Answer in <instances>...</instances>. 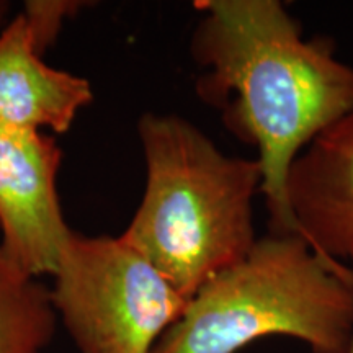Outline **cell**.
Masks as SVG:
<instances>
[{
    "instance_id": "1",
    "label": "cell",
    "mask_w": 353,
    "mask_h": 353,
    "mask_svg": "<svg viewBox=\"0 0 353 353\" xmlns=\"http://www.w3.org/2000/svg\"><path fill=\"white\" fill-rule=\"evenodd\" d=\"M192 38L205 69L200 99L224 126L257 149L270 234L298 229L286 201L291 164L312 139L353 107V68L329 39H304L278 0H203Z\"/></svg>"
},
{
    "instance_id": "2",
    "label": "cell",
    "mask_w": 353,
    "mask_h": 353,
    "mask_svg": "<svg viewBox=\"0 0 353 353\" xmlns=\"http://www.w3.org/2000/svg\"><path fill=\"white\" fill-rule=\"evenodd\" d=\"M138 131L148 179L121 239L190 301L257 241L254 196L262 172L255 159L226 156L176 114L145 113Z\"/></svg>"
},
{
    "instance_id": "3",
    "label": "cell",
    "mask_w": 353,
    "mask_h": 353,
    "mask_svg": "<svg viewBox=\"0 0 353 353\" xmlns=\"http://www.w3.org/2000/svg\"><path fill=\"white\" fill-rule=\"evenodd\" d=\"M283 335L312 353H348L353 270L325 260L296 234L257 237L252 249L210 278L152 353H237Z\"/></svg>"
},
{
    "instance_id": "4",
    "label": "cell",
    "mask_w": 353,
    "mask_h": 353,
    "mask_svg": "<svg viewBox=\"0 0 353 353\" xmlns=\"http://www.w3.org/2000/svg\"><path fill=\"white\" fill-rule=\"evenodd\" d=\"M51 301L81 353H152L188 299L121 237L72 231Z\"/></svg>"
},
{
    "instance_id": "5",
    "label": "cell",
    "mask_w": 353,
    "mask_h": 353,
    "mask_svg": "<svg viewBox=\"0 0 353 353\" xmlns=\"http://www.w3.org/2000/svg\"><path fill=\"white\" fill-rule=\"evenodd\" d=\"M61 157L41 131L0 128V247L34 278L54 275L72 234L56 192Z\"/></svg>"
},
{
    "instance_id": "6",
    "label": "cell",
    "mask_w": 353,
    "mask_h": 353,
    "mask_svg": "<svg viewBox=\"0 0 353 353\" xmlns=\"http://www.w3.org/2000/svg\"><path fill=\"white\" fill-rule=\"evenodd\" d=\"M286 201L298 236L319 257L353 270V107L294 159Z\"/></svg>"
},
{
    "instance_id": "7",
    "label": "cell",
    "mask_w": 353,
    "mask_h": 353,
    "mask_svg": "<svg viewBox=\"0 0 353 353\" xmlns=\"http://www.w3.org/2000/svg\"><path fill=\"white\" fill-rule=\"evenodd\" d=\"M92 99L85 79L39 59L34 32L23 13L0 30V128L65 132Z\"/></svg>"
},
{
    "instance_id": "8",
    "label": "cell",
    "mask_w": 353,
    "mask_h": 353,
    "mask_svg": "<svg viewBox=\"0 0 353 353\" xmlns=\"http://www.w3.org/2000/svg\"><path fill=\"white\" fill-rule=\"evenodd\" d=\"M51 291L0 247V353H41L54 337Z\"/></svg>"
},
{
    "instance_id": "9",
    "label": "cell",
    "mask_w": 353,
    "mask_h": 353,
    "mask_svg": "<svg viewBox=\"0 0 353 353\" xmlns=\"http://www.w3.org/2000/svg\"><path fill=\"white\" fill-rule=\"evenodd\" d=\"M77 2H28L23 15L32 25L38 50L50 46L65 17L77 10Z\"/></svg>"
},
{
    "instance_id": "10",
    "label": "cell",
    "mask_w": 353,
    "mask_h": 353,
    "mask_svg": "<svg viewBox=\"0 0 353 353\" xmlns=\"http://www.w3.org/2000/svg\"><path fill=\"white\" fill-rule=\"evenodd\" d=\"M6 13H7V6L3 2H0V25H2V20L6 19Z\"/></svg>"
},
{
    "instance_id": "11",
    "label": "cell",
    "mask_w": 353,
    "mask_h": 353,
    "mask_svg": "<svg viewBox=\"0 0 353 353\" xmlns=\"http://www.w3.org/2000/svg\"><path fill=\"white\" fill-rule=\"evenodd\" d=\"M348 353H353V339H352V343H350V348H348Z\"/></svg>"
}]
</instances>
